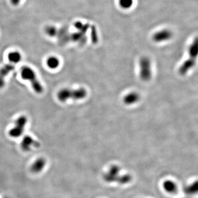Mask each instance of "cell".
<instances>
[{
  "label": "cell",
  "mask_w": 198,
  "mask_h": 198,
  "mask_svg": "<svg viewBox=\"0 0 198 198\" xmlns=\"http://www.w3.org/2000/svg\"><path fill=\"white\" fill-rule=\"evenodd\" d=\"M87 95L85 89L81 88L77 89H61L57 94V98L61 102H65L69 99L82 100Z\"/></svg>",
  "instance_id": "obj_1"
},
{
  "label": "cell",
  "mask_w": 198,
  "mask_h": 198,
  "mask_svg": "<svg viewBox=\"0 0 198 198\" xmlns=\"http://www.w3.org/2000/svg\"><path fill=\"white\" fill-rule=\"evenodd\" d=\"M198 39H195L189 48L190 57L182 64L179 69L178 72L180 75H185L195 65V59L198 55Z\"/></svg>",
  "instance_id": "obj_2"
},
{
  "label": "cell",
  "mask_w": 198,
  "mask_h": 198,
  "mask_svg": "<svg viewBox=\"0 0 198 198\" xmlns=\"http://www.w3.org/2000/svg\"><path fill=\"white\" fill-rule=\"evenodd\" d=\"M21 74L23 79L27 80L30 82L33 89L37 93L41 94L43 92V87L32 69L27 66H24L21 69Z\"/></svg>",
  "instance_id": "obj_3"
},
{
  "label": "cell",
  "mask_w": 198,
  "mask_h": 198,
  "mask_svg": "<svg viewBox=\"0 0 198 198\" xmlns=\"http://www.w3.org/2000/svg\"><path fill=\"white\" fill-rule=\"evenodd\" d=\"M140 78L144 82H148L151 78V65L150 60L147 57H143L139 61Z\"/></svg>",
  "instance_id": "obj_4"
},
{
  "label": "cell",
  "mask_w": 198,
  "mask_h": 198,
  "mask_svg": "<svg viewBox=\"0 0 198 198\" xmlns=\"http://www.w3.org/2000/svg\"><path fill=\"white\" fill-rule=\"evenodd\" d=\"M27 121V118L25 116L18 117L16 120L14 126L9 130V135L13 138H18L21 136L23 135Z\"/></svg>",
  "instance_id": "obj_5"
},
{
  "label": "cell",
  "mask_w": 198,
  "mask_h": 198,
  "mask_svg": "<svg viewBox=\"0 0 198 198\" xmlns=\"http://www.w3.org/2000/svg\"><path fill=\"white\" fill-rule=\"evenodd\" d=\"M121 169L117 165H113L109 168L107 173L103 176L104 180L107 183L117 182L119 175Z\"/></svg>",
  "instance_id": "obj_6"
},
{
  "label": "cell",
  "mask_w": 198,
  "mask_h": 198,
  "mask_svg": "<svg viewBox=\"0 0 198 198\" xmlns=\"http://www.w3.org/2000/svg\"><path fill=\"white\" fill-rule=\"evenodd\" d=\"M39 146V143L29 135H26L24 137L21 144L22 149L25 151H29L33 147L37 148Z\"/></svg>",
  "instance_id": "obj_7"
},
{
  "label": "cell",
  "mask_w": 198,
  "mask_h": 198,
  "mask_svg": "<svg viewBox=\"0 0 198 198\" xmlns=\"http://www.w3.org/2000/svg\"><path fill=\"white\" fill-rule=\"evenodd\" d=\"M14 66L12 64H7L3 66L0 69V89L4 87L5 84V78L7 75L13 71Z\"/></svg>",
  "instance_id": "obj_8"
},
{
  "label": "cell",
  "mask_w": 198,
  "mask_h": 198,
  "mask_svg": "<svg viewBox=\"0 0 198 198\" xmlns=\"http://www.w3.org/2000/svg\"><path fill=\"white\" fill-rule=\"evenodd\" d=\"M172 32L169 30L164 29L155 33L153 36V40L157 43L167 41L172 37Z\"/></svg>",
  "instance_id": "obj_9"
},
{
  "label": "cell",
  "mask_w": 198,
  "mask_h": 198,
  "mask_svg": "<svg viewBox=\"0 0 198 198\" xmlns=\"http://www.w3.org/2000/svg\"><path fill=\"white\" fill-rule=\"evenodd\" d=\"M140 100V95L135 92H132L128 94L123 98V102L125 105H130L137 103Z\"/></svg>",
  "instance_id": "obj_10"
},
{
  "label": "cell",
  "mask_w": 198,
  "mask_h": 198,
  "mask_svg": "<svg viewBox=\"0 0 198 198\" xmlns=\"http://www.w3.org/2000/svg\"><path fill=\"white\" fill-rule=\"evenodd\" d=\"M163 187L165 190L170 194L175 193L178 190L177 185L171 180H166L165 181L163 184Z\"/></svg>",
  "instance_id": "obj_11"
},
{
  "label": "cell",
  "mask_w": 198,
  "mask_h": 198,
  "mask_svg": "<svg viewBox=\"0 0 198 198\" xmlns=\"http://www.w3.org/2000/svg\"><path fill=\"white\" fill-rule=\"evenodd\" d=\"M8 58L10 62L12 63H18L21 61L22 56L18 51H13L9 53L8 55Z\"/></svg>",
  "instance_id": "obj_12"
},
{
  "label": "cell",
  "mask_w": 198,
  "mask_h": 198,
  "mask_svg": "<svg viewBox=\"0 0 198 198\" xmlns=\"http://www.w3.org/2000/svg\"><path fill=\"white\" fill-rule=\"evenodd\" d=\"M46 64L48 67L51 69H56L59 65V60L55 56H51L48 58L46 61Z\"/></svg>",
  "instance_id": "obj_13"
},
{
  "label": "cell",
  "mask_w": 198,
  "mask_h": 198,
  "mask_svg": "<svg viewBox=\"0 0 198 198\" xmlns=\"http://www.w3.org/2000/svg\"><path fill=\"white\" fill-rule=\"evenodd\" d=\"M45 160L43 158H39L34 162L32 165V169L34 171H40L43 169L45 165Z\"/></svg>",
  "instance_id": "obj_14"
},
{
  "label": "cell",
  "mask_w": 198,
  "mask_h": 198,
  "mask_svg": "<svg viewBox=\"0 0 198 198\" xmlns=\"http://www.w3.org/2000/svg\"><path fill=\"white\" fill-rule=\"evenodd\" d=\"M185 192L188 195H193L198 192V182L193 183L185 188Z\"/></svg>",
  "instance_id": "obj_15"
},
{
  "label": "cell",
  "mask_w": 198,
  "mask_h": 198,
  "mask_svg": "<svg viewBox=\"0 0 198 198\" xmlns=\"http://www.w3.org/2000/svg\"><path fill=\"white\" fill-rule=\"evenodd\" d=\"M132 180V177L129 174H125L123 175H119L117 182L120 185H127Z\"/></svg>",
  "instance_id": "obj_16"
},
{
  "label": "cell",
  "mask_w": 198,
  "mask_h": 198,
  "mask_svg": "<svg viewBox=\"0 0 198 198\" xmlns=\"http://www.w3.org/2000/svg\"><path fill=\"white\" fill-rule=\"evenodd\" d=\"M45 32L48 36L55 37L56 34V29L53 26H48L45 28Z\"/></svg>",
  "instance_id": "obj_17"
},
{
  "label": "cell",
  "mask_w": 198,
  "mask_h": 198,
  "mask_svg": "<svg viewBox=\"0 0 198 198\" xmlns=\"http://www.w3.org/2000/svg\"><path fill=\"white\" fill-rule=\"evenodd\" d=\"M133 0H120L119 5L123 8H128L132 6Z\"/></svg>",
  "instance_id": "obj_18"
},
{
  "label": "cell",
  "mask_w": 198,
  "mask_h": 198,
  "mask_svg": "<svg viewBox=\"0 0 198 198\" xmlns=\"http://www.w3.org/2000/svg\"><path fill=\"white\" fill-rule=\"evenodd\" d=\"M21 0H11L12 5L13 6H17L21 3Z\"/></svg>",
  "instance_id": "obj_19"
}]
</instances>
